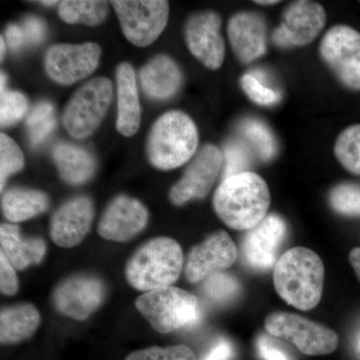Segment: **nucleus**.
<instances>
[{
	"mask_svg": "<svg viewBox=\"0 0 360 360\" xmlns=\"http://www.w3.org/2000/svg\"><path fill=\"white\" fill-rule=\"evenodd\" d=\"M258 354L264 360H293L290 352L271 335H260L257 340Z\"/></svg>",
	"mask_w": 360,
	"mask_h": 360,
	"instance_id": "37",
	"label": "nucleus"
},
{
	"mask_svg": "<svg viewBox=\"0 0 360 360\" xmlns=\"http://www.w3.org/2000/svg\"><path fill=\"white\" fill-rule=\"evenodd\" d=\"M255 4H259V6H274V4H279V1H276V0H269V1H264V0H260V1H255Z\"/></svg>",
	"mask_w": 360,
	"mask_h": 360,
	"instance_id": "43",
	"label": "nucleus"
},
{
	"mask_svg": "<svg viewBox=\"0 0 360 360\" xmlns=\"http://www.w3.org/2000/svg\"><path fill=\"white\" fill-rule=\"evenodd\" d=\"M270 193L266 182L245 172L222 180L213 196V207L227 226L250 231L267 215Z\"/></svg>",
	"mask_w": 360,
	"mask_h": 360,
	"instance_id": "1",
	"label": "nucleus"
},
{
	"mask_svg": "<svg viewBox=\"0 0 360 360\" xmlns=\"http://www.w3.org/2000/svg\"><path fill=\"white\" fill-rule=\"evenodd\" d=\"M21 28L25 33L26 44L37 45L44 41L45 33H46V26L41 18H37V16H28L23 21Z\"/></svg>",
	"mask_w": 360,
	"mask_h": 360,
	"instance_id": "39",
	"label": "nucleus"
},
{
	"mask_svg": "<svg viewBox=\"0 0 360 360\" xmlns=\"http://www.w3.org/2000/svg\"><path fill=\"white\" fill-rule=\"evenodd\" d=\"M41 4H45V6H54L56 4H59L58 1H42Z\"/></svg>",
	"mask_w": 360,
	"mask_h": 360,
	"instance_id": "45",
	"label": "nucleus"
},
{
	"mask_svg": "<svg viewBox=\"0 0 360 360\" xmlns=\"http://www.w3.org/2000/svg\"><path fill=\"white\" fill-rule=\"evenodd\" d=\"M184 267V252L174 239H150L135 250L125 266V278L135 290H160L174 284Z\"/></svg>",
	"mask_w": 360,
	"mask_h": 360,
	"instance_id": "3",
	"label": "nucleus"
},
{
	"mask_svg": "<svg viewBox=\"0 0 360 360\" xmlns=\"http://www.w3.org/2000/svg\"><path fill=\"white\" fill-rule=\"evenodd\" d=\"M267 333L283 338L307 355H326L335 352L340 338L333 329L290 312H274L264 322Z\"/></svg>",
	"mask_w": 360,
	"mask_h": 360,
	"instance_id": "7",
	"label": "nucleus"
},
{
	"mask_svg": "<svg viewBox=\"0 0 360 360\" xmlns=\"http://www.w3.org/2000/svg\"><path fill=\"white\" fill-rule=\"evenodd\" d=\"M7 44L13 51H18L26 44L25 33L21 26L11 25L6 32Z\"/></svg>",
	"mask_w": 360,
	"mask_h": 360,
	"instance_id": "41",
	"label": "nucleus"
},
{
	"mask_svg": "<svg viewBox=\"0 0 360 360\" xmlns=\"http://www.w3.org/2000/svg\"><path fill=\"white\" fill-rule=\"evenodd\" d=\"M266 22L259 13L234 14L227 25L232 51L243 63H252L266 52Z\"/></svg>",
	"mask_w": 360,
	"mask_h": 360,
	"instance_id": "19",
	"label": "nucleus"
},
{
	"mask_svg": "<svg viewBox=\"0 0 360 360\" xmlns=\"http://www.w3.org/2000/svg\"><path fill=\"white\" fill-rule=\"evenodd\" d=\"M118 113L116 127L124 136H132L139 129L141 108L137 91L136 77L129 63H122L116 70Z\"/></svg>",
	"mask_w": 360,
	"mask_h": 360,
	"instance_id": "20",
	"label": "nucleus"
},
{
	"mask_svg": "<svg viewBox=\"0 0 360 360\" xmlns=\"http://www.w3.org/2000/svg\"><path fill=\"white\" fill-rule=\"evenodd\" d=\"M0 243L1 253L6 255L14 269L18 270L40 264L46 252L44 239L22 238L20 229L14 224H1Z\"/></svg>",
	"mask_w": 360,
	"mask_h": 360,
	"instance_id": "22",
	"label": "nucleus"
},
{
	"mask_svg": "<svg viewBox=\"0 0 360 360\" xmlns=\"http://www.w3.org/2000/svg\"><path fill=\"white\" fill-rule=\"evenodd\" d=\"M53 160L61 179L68 184H85L96 172V161L84 149L70 143H59L53 149Z\"/></svg>",
	"mask_w": 360,
	"mask_h": 360,
	"instance_id": "24",
	"label": "nucleus"
},
{
	"mask_svg": "<svg viewBox=\"0 0 360 360\" xmlns=\"http://www.w3.org/2000/svg\"><path fill=\"white\" fill-rule=\"evenodd\" d=\"M94 217V203L87 196H78L60 206L51 221V238L56 245L71 248L87 236Z\"/></svg>",
	"mask_w": 360,
	"mask_h": 360,
	"instance_id": "18",
	"label": "nucleus"
},
{
	"mask_svg": "<svg viewBox=\"0 0 360 360\" xmlns=\"http://www.w3.org/2000/svg\"><path fill=\"white\" fill-rule=\"evenodd\" d=\"M101 53L94 42L53 45L45 54V70L58 84H72L96 70Z\"/></svg>",
	"mask_w": 360,
	"mask_h": 360,
	"instance_id": "12",
	"label": "nucleus"
},
{
	"mask_svg": "<svg viewBox=\"0 0 360 360\" xmlns=\"http://www.w3.org/2000/svg\"><path fill=\"white\" fill-rule=\"evenodd\" d=\"M141 86L151 98L167 99L179 91L182 84V72L174 59L158 56L142 68Z\"/></svg>",
	"mask_w": 360,
	"mask_h": 360,
	"instance_id": "21",
	"label": "nucleus"
},
{
	"mask_svg": "<svg viewBox=\"0 0 360 360\" xmlns=\"http://www.w3.org/2000/svg\"><path fill=\"white\" fill-rule=\"evenodd\" d=\"M224 162V155L217 146H205L170 189V201L179 206L205 198L219 177Z\"/></svg>",
	"mask_w": 360,
	"mask_h": 360,
	"instance_id": "13",
	"label": "nucleus"
},
{
	"mask_svg": "<svg viewBox=\"0 0 360 360\" xmlns=\"http://www.w3.org/2000/svg\"><path fill=\"white\" fill-rule=\"evenodd\" d=\"M329 203L335 212L347 217H360V186L340 184L329 193Z\"/></svg>",
	"mask_w": 360,
	"mask_h": 360,
	"instance_id": "32",
	"label": "nucleus"
},
{
	"mask_svg": "<svg viewBox=\"0 0 360 360\" xmlns=\"http://www.w3.org/2000/svg\"><path fill=\"white\" fill-rule=\"evenodd\" d=\"M25 158L18 144L6 134L0 135V188L4 191V184L11 175L22 169Z\"/></svg>",
	"mask_w": 360,
	"mask_h": 360,
	"instance_id": "33",
	"label": "nucleus"
},
{
	"mask_svg": "<svg viewBox=\"0 0 360 360\" xmlns=\"http://www.w3.org/2000/svg\"><path fill=\"white\" fill-rule=\"evenodd\" d=\"M27 129L30 143L39 146L44 143L56 127L54 108L51 103H40L35 106L27 117Z\"/></svg>",
	"mask_w": 360,
	"mask_h": 360,
	"instance_id": "29",
	"label": "nucleus"
},
{
	"mask_svg": "<svg viewBox=\"0 0 360 360\" xmlns=\"http://www.w3.org/2000/svg\"><path fill=\"white\" fill-rule=\"evenodd\" d=\"M135 307L160 333L188 328L200 319L198 297L172 285L143 293L137 298Z\"/></svg>",
	"mask_w": 360,
	"mask_h": 360,
	"instance_id": "5",
	"label": "nucleus"
},
{
	"mask_svg": "<svg viewBox=\"0 0 360 360\" xmlns=\"http://www.w3.org/2000/svg\"><path fill=\"white\" fill-rule=\"evenodd\" d=\"M240 84L248 98L259 105L271 106L281 101V94L266 86L257 75L251 73L243 75L240 79Z\"/></svg>",
	"mask_w": 360,
	"mask_h": 360,
	"instance_id": "36",
	"label": "nucleus"
},
{
	"mask_svg": "<svg viewBox=\"0 0 360 360\" xmlns=\"http://www.w3.org/2000/svg\"><path fill=\"white\" fill-rule=\"evenodd\" d=\"M224 179L232 175L248 172L250 167L251 151L248 144L238 139L227 141L224 146Z\"/></svg>",
	"mask_w": 360,
	"mask_h": 360,
	"instance_id": "34",
	"label": "nucleus"
},
{
	"mask_svg": "<svg viewBox=\"0 0 360 360\" xmlns=\"http://www.w3.org/2000/svg\"><path fill=\"white\" fill-rule=\"evenodd\" d=\"M239 134L259 160L269 161L276 158L277 141L269 127L257 118H245L238 125Z\"/></svg>",
	"mask_w": 360,
	"mask_h": 360,
	"instance_id": "26",
	"label": "nucleus"
},
{
	"mask_svg": "<svg viewBox=\"0 0 360 360\" xmlns=\"http://www.w3.org/2000/svg\"><path fill=\"white\" fill-rule=\"evenodd\" d=\"M288 233L283 217L269 214L248 231L243 241V255L246 264L257 270H269L276 264L278 251Z\"/></svg>",
	"mask_w": 360,
	"mask_h": 360,
	"instance_id": "16",
	"label": "nucleus"
},
{
	"mask_svg": "<svg viewBox=\"0 0 360 360\" xmlns=\"http://www.w3.org/2000/svg\"><path fill=\"white\" fill-rule=\"evenodd\" d=\"M108 4L99 0H65L59 4V16L70 25H98L108 15Z\"/></svg>",
	"mask_w": 360,
	"mask_h": 360,
	"instance_id": "27",
	"label": "nucleus"
},
{
	"mask_svg": "<svg viewBox=\"0 0 360 360\" xmlns=\"http://www.w3.org/2000/svg\"><path fill=\"white\" fill-rule=\"evenodd\" d=\"M326 23V11L321 4L309 0L291 2L281 25L271 33L272 44L283 49L304 46L319 37Z\"/></svg>",
	"mask_w": 360,
	"mask_h": 360,
	"instance_id": "10",
	"label": "nucleus"
},
{
	"mask_svg": "<svg viewBox=\"0 0 360 360\" xmlns=\"http://www.w3.org/2000/svg\"><path fill=\"white\" fill-rule=\"evenodd\" d=\"M274 283L277 293L288 304L304 311L314 309L323 291L322 260L309 248H291L277 260Z\"/></svg>",
	"mask_w": 360,
	"mask_h": 360,
	"instance_id": "2",
	"label": "nucleus"
},
{
	"mask_svg": "<svg viewBox=\"0 0 360 360\" xmlns=\"http://www.w3.org/2000/svg\"><path fill=\"white\" fill-rule=\"evenodd\" d=\"M359 350H360V341H359Z\"/></svg>",
	"mask_w": 360,
	"mask_h": 360,
	"instance_id": "46",
	"label": "nucleus"
},
{
	"mask_svg": "<svg viewBox=\"0 0 360 360\" xmlns=\"http://www.w3.org/2000/svg\"><path fill=\"white\" fill-rule=\"evenodd\" d=\"M4 217L11 222L33 219L49 210V196L34 189L13 188L2 196Z\"/></svg>",
	"mask_w": 360,
	"mask_h": 360,
	"instance_id": "25",
	"label": "nucleus"
},
{
	"mask_svg": "<svg viewBox=\"0 0 360 360\" xmlns=\"http://www.w3.org/2000/svg\"><path fill=\"white\" fill-rule=\"evenodd\" d=\"M350 264L354 267L355 274L360 281V248H354L349 253Z\"/></svg>",
	"mask_w": 360,
	"mask_h": 360,
	"instance_id": "42",
	"label": "nucleus"
},
{
	"mask_svg": "<svg viewBox=\"0 0 360 360\" xmlns=\"http://www.w3.org/2000/svg\"><path fill=\"white\" fill-rule=\"evenodd\" d=\"M221 18L214 11L193 14L186 25V41L194 58L210 70H219L225 56L224 40L220 34Z\"/></svg>",
	"mask_w": 360,
	"mask_h": 360,
	"instance_id": "15",
	"label": "nucleus"
},
{
	"mask_svg": "<svg viewBox=\"0 0 360 360\" xmlns=\"http://www.w3.org/2000/svg\"><path fill=\"white\" fill-rule=\"evenodd\" d=\"M39 310L30 303L6 307L0 314V341L15 345L34 335L40 324Z\"/></svg>",
	"mask_w": 360,
	"mask_h": 360,
	"instance_id": "23",
	"label": "nucleus"
},
{
	"mask_svg": "<svg viewBox=\"0 0 360 360\" xmlns=\"http://www.w3.org/2000/svg\"><path fill=\"white\" fill-rule=\"evenodd\" d=\"M198 146V132L193 120L181 111H169L150 130L148 155L158 169H174L193 158Z\"/></svg>",
	"mask_w": 360,
	"mask_h": 360,
	"instance_id": "4",
	"label": "nucleus"
},
{
	"mask_svg": "<svg viewBox=\"0 0 360 360\" xmlns=\"http://www.w3.org/2000/svg\"><path fill=\"white\" fill-rule=\"evenodd\" d=\"M336 158L352 174L360 175V124L343 130L335 142Z\"/></svg>",
	"mask_w": 360,
	"mask_h": 360,
	"instance_id": "28",
	"label": "nucleus"
},
{
	"mask_svg": "<svg viewBox=\"0 0 360 360\" xmlns=\"http://www.w3.org/2000/svg\"><path fill=\"white\" fill-rule=\"evenodd\" d=\"M6 77L1 73L0 84V124L2 127H11L25 116L27 111V99L18 91L6 89Z\"/></svg>",
	"mask_w": 360,
	"mask_h": 360,
	"instance_id": "30",
	"label": "nucleus"
},
{
	"mask_svg": "<svg viewBox=\"0 0 360 360\" xmlns=\"http://www.w3.org/2000/svg\"><path fill=\"white\" fill-rule=\"evenodd\" d=\"M0 290L2 295L8 296L14 295L18 291L15 269L4 253H0Z\"/></svg>",
	"mask_w": 360,
	"mask_h": 360,
	"instance_id": "38",
	"label": "nucleus"
},
{
	"mask_svg": "<svg viewBox=\"0 0 360 360\" xmlns=\"http://www.w3.org/2000/svg\"><path fill=\"white\" fill-rule=\"evenodd\" d=\"M240 285L236 277L224 272H215L205 279L202 291L206 297L217 303L231 302L238 296Z\"/></svg>",
	"mask_w": 360,
	"mask_h": 360,
	"instance_id": "31",
	"label": "nucleus"
},
{
	"mask_svg": "<svg viewBox=\"0 0 360 360\" xmlns=\"http://www.w3.org/2000/svg\"><path fill=\"white\" fill-rule=\"evenodd\" d=\"M106 286L92 274H75L68 277L54 288L52 303L65 316L82 321L103 305Z\"/></svg>",
	"mask_w": 360,
	"mask_h": 360,
	"instance_id": "11",
	"label": "nucleus"
},
{
	"mask_svg": "<svg viewBox=\"0 0 360 360\" xmlns=\"http://www.w3.org/2000/svg\"><path fill=\"white\" fill-rule=\"evenodd\" d=\"M233 356V347L229 340H217L206 352L202 360H231Z\"/></svg>",
	"mask_w": 360,
	"mask_h": 360,
	"instance_id": "40",
	"label": "nucleus"
},
{
	"mask_svg": "<svg viewBox=\"0 0 360 360\" xmlns=\"http://www.w3.org/2000/svg\"><path fill=\"white\" fill-rule=\"evenodd\" d=\"M238 248L226 231H219L189 251L186 276L191 283L205 281L215 272L229 269L236 262Z\"/></svg>",
	"mask_w": 360,
	"mask_h": 360,
	"instance_id": "14",
	"label": "nucleus"
},
{
	"mask_svg": "<svg viewBox=\"0 0 360 360\" xmlns=\"http://www.w3.org/2000/svg\"><path fill=\"white\" fill-rule=\"evenodd\" d=\"M319 52L341 84L360 89V32L347 25L333 26L322 39Z\"/></svg>",
	"mask_w": 360,
	"mask_h": 360,
	"instance_id": "9",
	"label": "nucleus"
},
{
	"mask_svg": "<svg viewBox=\"0 0 360 360\" xmlns=\"http://www.w3.org/2000/svg\"><path fill=\"white\" fill-rule=\"evenodd\" d=\"M111 99L112 84L108 78L96 77L82 85L71 97L63 115V123L71 136L84 139L96 131Z\"/></svg>",
	"mask_w": 360,
	"mask_h": 360,
	"instance_id": "6",
	"label": "nucleus"
},
{
	"mask_svg": "<svg viewBox=\"0 0 360 360\" xmlns=\"http://www.w3.org/2000/svg\"><path fill=\"white\" fill-rule=\"evenodd\" d=\"M0 47H1V51H0V54H1V59L4 58V54H6V42H4V37L0 39Z\"/></svg>",
	"mask_w": 360,
	"mask_h": 360,
	"instance_id": "44",
	"label": "nucleus"
},
{
	"mask_svg": "<svg viewBox=\"0 0 360 360\" xmlns=\"http://www.w3.org/2000/svg\"><path fill=\"white\" fill-rule=\"evenodd\" d=\"M125 360H196V356L193 349L186 345H174L136 350L127 355Z\"/></svg>",
	"mask_w": 360,
	"mask_h": 360,
	"instance_id": "35",
	"label": "nucleus"
},
{
	"mask_svg": "<svg viewBox=\"0 0 360 360\" xmlns=\"http://www.w3.org/2000/svg\"><path fill=\"white\" fill-rule=\"evenodd\" d=\"M148 221V210L141 201L118 195L104 210L97 231L104 239L125 243L143 231Z\"/></svg>",
	"mask_w": 360,
	"mask_h": 360,
	"instance_id": "17",
	"label": "nucleus"
},
{
	"mask_svg": "<svg viewBox=\"0 0 360 360\" xmlns=\"http://www.w3.org/2000/svg\"><path fill=\"white\" fill-rule=\"evenodd\" d=\"M122 25L123 34L135 46L153 44L165 30L169 4L163 0H115L110 2Z\"/></svg>",
	"mask_w": 360,
	"mask_h": 360,
	"instance_id": "8",
	"label": "nucleus"
}]
</instances>
